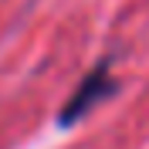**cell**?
Segmentation results:
<instances>
[{"instance_id":"cell-1","label":"cell","mask_w":149,"mask_h":149,"mask_svg":"<svg viewBox=\"0 0 149 149\" xmlns=\"http://www.w3.org/2000/svg\"><path fill=\"white\" fill-rule=\"evenodd\" d=\"M112 92H115L112 68H109V61H98V65H95L92 71H88L81 81H78V88L71 92V98L61 105V112H58V122H61V125H71V122H78L88 109H95V105L102 102L105 95H112Z\"/></svg>"}]
</instances>
